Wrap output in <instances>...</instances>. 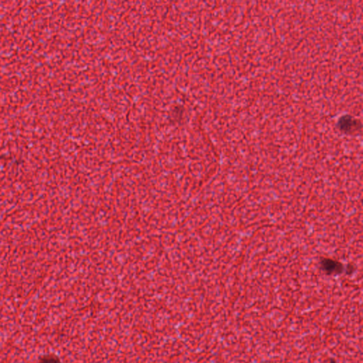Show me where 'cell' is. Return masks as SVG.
<instances>
[{"mask_svg":"<svg viewBox=\"0 0 363 363\" xmlns=\"http://www.w3.org/2000/svg\"><path fill=\"white\" fill-rule=\"evenodd\" d=\"M337 127L341 132L351 134L361 129V123L351 115H344L338 121Z\"/></svg>","mask_w":363,"mask_h":363,"instance_id":"6da1fadb","label":"cell"},{"mask_svg":"<svg viewBox=\"0 0 363 363\" xmlns=\"http://www.w3.org/2000/svg\"><path fill=\"white\" fill-rule=\"evenodd\" d=\"M320 266L322 270L329 275L341 274L345 269L344 265L340 262L328 258L322 259L320 262Z\"/></svg>","mask_w":363,"mask_h":363,"instance_id":"7a4b0ae2","label":"cell"},{"mask_svg":"<svg viewBox=\"0 0 363 363\" xmlns=\"http://www.w3.org/2000/svg\"><path fill=\"white\" fill-rule=\"evenodd\" d=\"M38 363H61L58 356L53 354H47L41 356Z\"/></svg>","mask_w":363,"mask_h":363,"instance_id":"3957f363","label":"cell"}]
</instances>
